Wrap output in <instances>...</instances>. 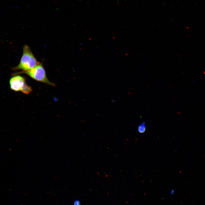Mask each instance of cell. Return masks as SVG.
I'll return each mask as SVG.
<instances>
[{
	"mask_svg": "<svg viewBox=\"0 0 205 205\" xmlns=\"http://www.w3.org/2000/svg\"><path fill=\"white\" fill-rule=\"evenodd\" d=\"M32 91V90L31 87L26 84L21 89L20 91L24 93L28 94L29 93Z\"/></svg>",
	"mask_w": 205,
	"mask_h": 205,
	"instance_id": "4",
	"label": "cell"
},
{
	"mask_svg": "<svg viewBox=\"0 0 205 205\" xmlns=\"http://www.w3.org/2000/svg\"><path fill=\"white\" fill-rule=\"evenodd\" d=\"M74 205H80V203L79 201L76 200L74 202Z\"/></svg>",
	"mask_w": 205,
	"mask_h": 205,
	"instance_id": "6",
	"label": "cell"
},
{
	"mask_svg": "<svg viewBox=\"0 0 205 205\" xmlns=\"http://www.w3.org/2000/svg\"><path fill=\"white\" fill-rule=\"evenodd\" d=\"M38 63L29 47L26 45L23 47V54L20 63L14 69L25 71L33 69Z\"/></svg>",
	"mask_w": 205,
	"mask_h": 205,
	"instance_id": "1",
	"label": "cell"
},
{
	"mask_svg": "<svg viewBox=\"0 0 205 205\" xmlns=\"http://www.w3.org/2000/svg\"><path fill=\"white\" fill-rule=\"evenodd\" d=\"M146 126L145 123L143 122L139 125L138 128V130L139 132L143 133L146 130Z\"/></svg>",
	"mask_w": 205,
	"mask_h": 205,
	"instance_id": "5",
	"label": "cell"
},
{
	"mask_svg": "<svg viewBox=\"0 0 205 205\" xmlns=\"http://www.w3.org/2000/svg\"><path fill=\"white\" fill-rule=\"evenodd\" d=\"M23 72L37 81L50 85H55L54 84L50 82L48 79L42 63H38L31 69Z\"/></svg>",
	"mask_w": 205,
	"mask_h": 205,
	"instance_id": "2",
	"label": "cell"
},
{
	"mask_svg": "<svg viewBox=\"0 0 205 205\" xmlns=\"http://www.w3.org/2000/svg\"><path fill=\"white\" fill-rule=\"evenodd\" d=\"M9 82L11 89L15 91H20L26 84L24 78L23 77L19 75L12 77Z\"/></svg>",
	"mask_w": 205,
	"mask_h": 205,
	"instance_id": "3",
	"label": "cell"
}]
</instances>
